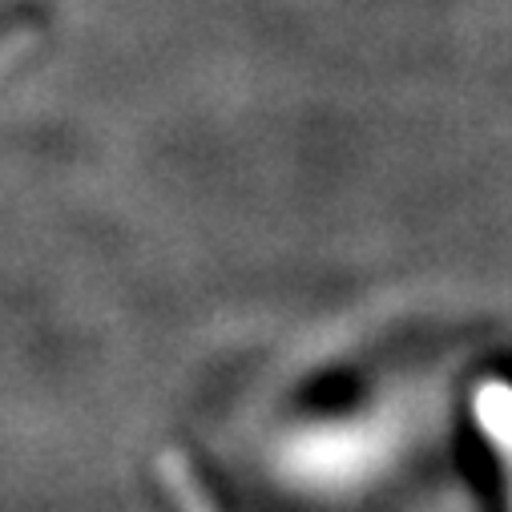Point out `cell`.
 Returning a JSON list of instances; mask_svg holds the SVG:
<instances>
[{
  "label": "cell",
  "instance_id": "1",
  "mask_svg": "<svg viewBox=\"0 0 512 512\" xmlns=\"http://www.w3.org/2000/svg\"><path fill=\"white\" fill-rule=\"evenodd\" d=\"M480 424H484L488 440L500 448V456L508 460V480H512V392L508 388H484Z\"/></svg>",
  "mask_w": 512,
  "mask_h": 512
}]
</instances>
